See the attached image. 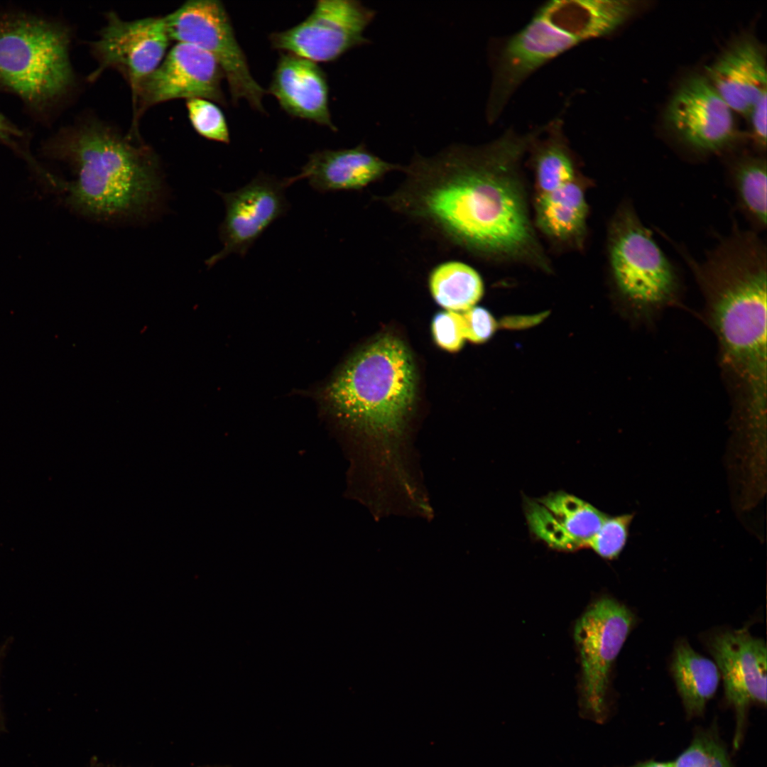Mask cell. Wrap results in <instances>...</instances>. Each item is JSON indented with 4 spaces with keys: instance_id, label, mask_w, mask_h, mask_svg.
Here are the masks:
<instances>
[{
    "instance_id": "cell-13",
    "label": "cell",
    "mask_w": 767,
    "mask_h": 767,
    "mask_svg": "<svg viewBox=\"0 0 767 767\" xmlns=\"http://www.w3.org/2000/svg\"><path fill=\"white\" fill-rule=\"evenodd\" d=\"M286 178L259 173L246 185L231 192L217 191L225 206L219 227L223 248L207 259L212 267L231 254L244 256L263 232L290 208L285 196Z\"/></svg>"
},
{
    "instance_id": "cell-28",
    "label": "cell",
    "mask_w": 767,
    "mask_h": 767,
    "mask_svg": "<svg viewBox=\"0 0 767 767\" xmlns=\"http://www.w3.org/2000/svg\"><path fill=\"white\" fill-rule=\"evenodd\" d=\"M633 518L634 513L608 516L588 548L604 559L617 558L626 547Z\"/></svg>"
},
{
    "instance_id": "cell-3",
    "label": "cell",
    "mask_w": 767,
    "mask_h": 767,
    "mask_svg": "<svg viewBox=\"0 0 767 767\" xmlns=\"http://www.w3.org/2000/svg\"><path fill=\"white\" fill-rule=\"evenodd\" d=\"M691 270L704 290L725 359L748 393L749 414H766L767 249L744 238L719 242Z\"/></svg>"
},
{
    "instance_id": "cell-27",
    "label": "cell",
    "mask_w": 767,
    "mask_h": 767,
    "mask_svg": "<svg viewBox=\"0 0 767 767\" xmlns=\"http://www.w3.org/2000/svg\"><path fill=\"white\" fill-rule=\"evenodd\" d=\"M186 107L190 121L200 136L214 141L229 143L225 116L214 102L202 98L190 99L187 100Z\"/></svg>"
},
{
    "instance_id": "cell-4",
    "label": "cell",
    "mask_w": 767,
    "mask_h": 767,
    "mask_svg": "<svg viewBox=\"0 0 767 767\" xmlns=\"http://www.w3.org/2000/svg\"><path fill=\"white\" fill-rule=\"evenodd\" d=\"M413 354L398 336H376L355 352L316 398L340 424L373 434L403 428L417 397Z\"/></svg>"
},
{
    "instance_id": "cell-34",
    "label": "cell",
    "mask_w": 767,
    "mask_h": 767,
    "mask_svg": "<svg viewBox=\"0 0 767 767\" xmlns=\"http://www.w3.org/2000/svg\"><path fill=\"white\" fill-rule=\"evenodd\" d=\"M628 767H674V766H673V763L670 762V761L660 762V761H648L641 762V763H637V764H635V765H633V766H628Z\"/></svg>"
},
{
    "instance_id": "cell-5",
    "label": "cell",
    "mask_w": 767,
    "mask_h": 767,
    "mask_svg": "<svg viewBox=\"0 0 767 767\" xmlns=\"http://www.w3.org/2000/svg\"><path fill=\"white\" fill-rule=\"evenodd\" d=\"M70 43V28L58 19L0 6V90L19 98L45 126L75 85Z\"/></svg>"
},
{
    "instance_id": "cell-11",
    "label": "cell",
    "mask_w": 767,
    "mask_h": 767,
    "mask_svg": "<svg viewBox=\"0 0 767 767\" xmlns=\"http://www.w3.org/2000/svg\"><path fill=\"white\" fill-rule=\"evenodd\" d=\"M580 44L540 9L506 43L494 68L486 108L495 121L517 88L550 60Z\"/></svg>"
},
{
    "instance_id": "cell-10",
    "label": "cell",
    "mask_w": 767,
    "mask_h": 767,
    "mask_svg": "<svg viewBox=\"0 0 767 767\" xmlns=\"http://www.w3.org/2000/svg\"><path fill=\"white\" fill-rule=\"evenodd\" d=\"M107 19L98 39L92 43L98 65L89 80H96L105 70H115L129 83L134 100L141 85L165 56L170 40L165 19L124 21L114 12Z\"/></svg>"
},
{
    "instance_id": "cell-18",
    "label": "cell",
    "mask_w": 767,
    "mask_h": 767,
    "mask_svg": "<svg viewBox=\"0 0 767 767\" xmlns=\"http://www.w3.org/2000/svg\"><path fill=\"white\" fill-rule=\"evenodd\" d=\"M268 92L290 116L337 131L329 109L327 76L316 62L289 53H282Z\"/></svg>"
},
{
    "instance_id": "cell-25",
    "label": "cell",
    "mask_w": 767,
    "mask_h": 767,
    "mask_svg": "<svg viewBox=\"0 0 767 767\" xmlns=\"http://www.w3.org/2000/svg\"><path fill=\"white\" fill-rule=\"evenodd\" d=\"M537 500L550 511L577 550L589 547L609 516L563 491L551 492Z\"/></svg>"
},
{
    "instance_id": "cell-12",
    "label": "cell",
    "mask_w": 767,
    "mask_h": 767,
    "mask_svg": "<svg viewBox=\"0 0 767 767\" xmlns=\"http://www.w3.org/2000/svg\"><path fill=\"white\" fill-rule=\"evenodd\" d=\"M666 124L687 148L699 153H717L736 138L733 110L708 80L693 75L677 88L665 111Z\"/></svg>"
},
{
    "instance_id": "cell-26",
    "label": "cell",
    "mask_w": 767,
    "mask_h": 767,
    "mask_svg": "<svg viewBox=\"0 0 767 767\" xmlns=\"http://www.w3.org/2000/svg\"><path fill=\"white\" fill-rule=\"evenodd\" d=\"M523 511L529 531L535 539L559 551L577 550L550 511L537 499H524Z\"/></svg>"
},
{
    "instance_id": "cell-31",
    "label": "cell",
    "mask_w": 767,
    "mask_h": 767,
    "mask_svg": "<svg viewBox=\"0 0 767 767\" xmlns=\"http://www.w3.org/2000/svg\"><path fill=\"white\" fill-rule=\"evenodd\" d=\"M674 767H717L710 751L709 734H700L676 758Z\"/></svg>"
},
{
    "instance_id": "cell-14",
    "label": "cell",
    "mask_w": 767,
    "mask_h": 767,
    "mask_svg": "<svg viewBox=\"0 0 767 767\" xmlns=\"http://www.w3.org/2000/svg\"><path fill=\"white\" fill-rule=\"evenodd\" d=\"M224 77L219 62L210 53L177 43L141 85L133 100L134 122L136 124L147 108L173 99L202 98L224 105L221 88Z\"/></svg>"
},
{
    "instance_id": "cell-33",
    "label": "cell",
    "mask_w": 767,
    "mask_h": 767,
    "mask_svg": "<svg viewBox=\"0 0 767 767\" xmlns=\"http://www.w3.org/2000/svg\"><path fill=\"white\" fill-rule=\"evenodd\" d=\"M28 138V131L12 123L0 112V143L9 146L23 153L21 145Z\"/></svg>"
},
{
    "instance_id": "cell-29",
    "label": "cell",
    "mask_w": 767,
    "mask_h": 767,
    "mask_svg": "<svg viewBox=\"0 0 767 767\" xmlns=\"http://www.w3.org/2000/svg\"><path fill=\"white\" fill-rule=\"evenodd\" d=\"M432 332L439 347L449 352L458 351L466 339L462 312L446 310L437 313L432 322Z\"/></svg>"
},
{
    "instance_id": "cell-8",
    "label": "cell",
    "mask_w": 767,
    "mask_h": 767,
    "mask_svg": "<svg viewBox=\"0 0 767 767\" xmlns=\"http://www.w3.org/2000/svg\"><path fill=\"white\" fill-rule=\"evenodd\" d=\"M165 19L170 40L200 48L217 60L234 102L245 99L252 108L263 111L265 90L251 74L246 55L221 1H188Z\"/></svg>"
},
{
    "instance_id": "cell-6",
    "label": "cell",
    "mask_w": 767,
    "mask_h": 767,
    "mask_svg": "<svg viewBox=\"0 0 767 767\" xmlns=\"http://www.w3.org/2000/svg\"><path fill=\"white\" fill-rule=\"evenodd\" d=\"M608 263L620 295L640 308L670 301L678 286L676 268L629 202L620 205L609 227Z\"/></svg>"
},
{
    "instance_id": "cell-19",
    "label": "cell",
    "mask_w": 767,
    "mask_h": 767,
    "mask_svg": "<svg viewBox=\"0 0 767 767\" xmlns=\"http://www.w3.org/2000/svg\"><path fill=\"white\" fill-rule=\"evenodd\" d=\"M584 182L579 176L553 192L535 195V225L557 244H582L588 215Z\"/></svg>"
},
{
    "instance_id": "cell-17",
    "label": "cell",
    "mask_w": 767,
    "mask_h": 767,
    "mask_svg": "<svg viewBox=\"0 0 767 767\" xmlns=\"http://www.w3.org/2000/svg\"><path fill=\"white\" fill-rule=\"evenodd\" d=\"M403 166L388 163L368 150L364 143L350 148L317 151L297 175L286 178L288 185L307 179L320 193L359 190Z\"/></svg>"
},
{
    "instance_id": "cell-21",
    "label": "cell",
    "mask_w": 767,
    "mask_h": 767,
    "mask_svg": "<svg viewBox=\"0 0 767 767\" xmlns=\"http://www.w3.org/2000/svg\"><path fill=\"white\" fill-rule=\"evenodd\" d=\"M670 670L687 714H702L719 685L720 673L717 665L682 639L674 648Z\"/></svg>"
},
{
    "instance_id": "cell-22",
    "label": "cell",
    "mask_w": 767,
    "mask_h": 767,
    "mask_svg": "<svg viewBox=\"0 0 767 767\" xmlns=\"http://www.w3.org/2000/svg\"><path fill=\"white\" fill-rule=\"evenodd\" d=\"M557 121L547 125V136L533 144L535 195L553 192L580 176Z\"/></svg>"
},
{
    "instance_id": "cell-30",
    "label": "cell",
    "mask_w": 767,
    "mask_h": 767,
    "mask_svg": "<svg viewBox=\"0 0 767 767\" xmlns=\"http://www.w3.org/2000/svg\"><path fill=\"white\" fill-rule=\"evenodd\" d=\"M461 312L464 323L465 339L476 343L483 342L494 332L496 321L486 309L474 306Z\"/></svg>"
},
{
    "instance_id": "cell-7",
    "label": "cell",
    "mask_w": 767,
    "mask_h": 767,
    "mask_svg": "<svg viewBox=\"0 0 767 767\" xmlns=\"http://www.w3.org/2000/svg\"><path fill=\"white\" fill-rule=\"evenodd\" d=\"M635 622L627 606L609 597L594 602L577 621L574 638L581 665V718L599 724L609 719L611 668Z\"/></svg>"
},
{
    "instance_id": "cell-23",
    "label": "cell",
    "mask_w": 767,
    "mask_h": 767,
    "mask_svg": "<svg viewBox=\"0 0 767 767\" xmlns=\"http://www.w3.org/2000/svg\"><path fill=\"white\" fill-rule=\"evenodd\" d=\"M766 159L762 156H741L729 168L739 209L754 232L766 227Z\"/></svg>"
},
{
    "instance_id": "cell-15",
    "label": "cell",
    "mask_w": 767,
    "mask_h": 767,
    "mask_svg": "<svg viewBox=\"0 0 767 767\" xmlns=\"http://www.w3.org/2000/svg\"><path fill=\"white\" fill-rule=\"evenodd\" d=\"M706 645L722 675L726 699L735 711L734 745L739 746L748 709L766 704V645L744 628L717 631Z\"/></svg>"
},
{
    "instance_id": "cell-2",
    "label": "cell",
    "mask_w": 767,
    "mask_h": 767,
    "mask_svg": "<svg viewBox=\"0 0 767 767\" xmlns=\"http://www.w3.org/2000/svg\"><path fill=\"white\" fill-rule=\"evenodd\" d=\"M45 148L73 168V180L57 182L68 203L85 216L102 221L141 216L160 200L158 158L136 136L87 121L62 128Z\"/></svg>"
},
{
    "instance_id": "cell-20",
    "label": "cell",
    "mask_w": 767,
    "mask_h": 767,
    "mask_svg": "<svg viewBox=\"0 0 767 767\" xmlns=\"http://www.w3.org/2000/svg\"><path fill=\"white\" fill-rule=\"evenodd\" d=\"M548 4L555 19L580 43L610 34L636 10L630 1L553 0Z\"/></svg>"
},
{
    "instance_id": "cell-24",
    "label": "cell",
    "mask_w": 767,
    "mask_h": 767,
    "mask_svg": "<svg viewBox=\"0 0 767 767\" xmlns=\"http://www.w3.org/2000/svg\"><path fill=\"white\" fill-rule=\"evenodd\" d=\"M429 288L436 303L447 310L463 312L479 300L484 291L478 272L461 261H449L435 266L429 276Z\"/></svg>"
},
{
    "instance_id": "cell-9",
    "label": "cell",
    "mask_w": 767,
    "mask_h": 767,
    "mask_svg": "<svg viewBox=\"0 0 767 767\" xmlns=\"http://www.w3.org/2000/svg\"><path fill=\"white\" fill-rule=\"evenodd\" d=\"M376 11L356 0H320L302 22L273 33V48L315 62H332L352 48L369 44L364 31Z\"/></svg>"
},
{
    "instance_id": "cell-32",
    "label": "cell",
    "mask_w": 767,
    "mask_h": 767,
    "mask_svg": "<svg viewBox=\"0 0 767 767\" xmlns=\"http://www.w3.org/2000/svg\"><path fill=\"white\" fill-rule=\"evenodd\" d=\"M767 93L754 105L748 117L750 118L754 142L759 150L766 148Z\"/></svg>"
},
{
    "instance_id": "cell-16",
    "label": "cell",
    "mask_w": 767,
    "mask_h": 767,
    "mask_svg": "<svg viewBox=\"0 0 767 767\" xmlns=\"http://www.w3.org/2000/svg\"><path fill=\"white\" fill-rule=\"evenodd\" d=\"M766 62L761 45L743 37L706 66L704 75L733 111L748 117L755 103L767 93Z\"/></svg>"
},
{
    "instance_id": "cell-1",
    "label": "cell",
    "mask_w": 767,
    "mask_h": 767,
    "mask_svg": "<svg viewBox=\"0 0 767 767\" xmlns=\"http://www.w3.org/2000/svg\"><path fill=\"white\" fill-rule=\"evenodd\" d=\"M544 129L508 131L483 146L456 144L431 157L416 154L403 167V184L381 200L474 254L550 271L521 165Z\"/></svg>"
}]
</instances>
